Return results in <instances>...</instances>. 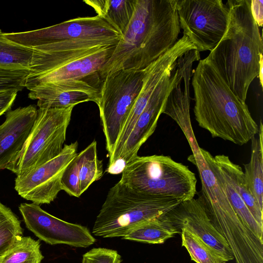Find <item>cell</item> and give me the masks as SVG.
<instances>
[{"label": "cell", "mask_w": 263, "mask_h": 263, "mask_svg": "<svg viewBox=\"0 0 263 263\" xmlns=\"http://www.w3.org/2000/svg\"><path fill=\"white\" fill-rule=\"evenodd\" d=\"M177 0H136L132 17L108 60L101 81L123 69L143 70L174 46L180 33Z\"/></svg>", "instance_id": "6da1fadb"}, {"label": "cell", "mask_w": 263, "mask_h": 263, "mask_svg": "<svg viewBox=\"0 0 263 263\" xmlns=\"http://www.w3.org/2000/svg\"><path fill=\"white\" fill-rule=\"evenodd\" d=\"M227 29L216 46L204 58L233 93L246 102L249 86L258 77L263 42L254 20L250 0H229Z\"/></svg>", "instance_id": "7a4b0ae2"}, {"label": "cell", "mask_w": 263, "mask_h": 263, "mask_svg": "<svg viewBox=\"0 0 263 263\" xmlns=\"http://www.w3.org/2000/svg\"><path fill=\"white\" fill-rule=\"evenodd\" d=\"M191 84L195 119L212 137L242 145L258 134V126L246 102L233 93L205 59L192 70Z\"/></svg>", "instance_id": "3957f363"}, {"label": "cell", "mask_w": 263, "mask_h": 263, "mask_svg": "<svg viewBox=\"0 0 263 263\" xmlns=\"http://www.w3.org/2000/svg\"><path fill=\"white\" fill-rule=\"evenodd\" d=\"M182 201L140 192L118 181L109 190L92 233L103 238L122 237L140 224L167 213Z\"/></svg>", "instance_id": "277c9868"}, {"label": "cell", "mask_w": 263, "mask_h": 263, "mask_svg": "<svg viewBox=\"0 0 263 263\" xmlns=\"http://www.w3.org/2000/svg\"><path fill=\"white\" fill-rule=\"evenodd\" d=\"M116 45L85 40L65 41L34 49L45 52L41 73L27 78V89L39 83L99 76ZM100 77V76H99Z\"/></svg>", "instance_id": "5b68a950"}, {"label": "cell", "mask_w": 263, "mask_h": 263, "mask_svg": "<svg viewBox=\"0 0 263 263\" xmlns=\"http://www.w3.org/2000/svg\"><path fill=\"white\" fill-rule=\"evenodd\" d=\"M121 173L120 182L144 193L186 201L197 193L195 173L168 156H138Z\"/></svg>", "instance_id": "8992f818"}, {"label": "cell", "mask_w": 263, "mask_h": 263, "mask_svg": "<svg viewBox=\"0 0 263 263\" xmlns=\"http://www.w3.org/2000/svg\"><path fill=\"white\" fill-rule=\"evenodd\" d=\"M74 107L39 108L22 148L5 169L22 176L58 156L64 146Z\"/></svg>", "instance_id": "52a82bcc"}, {"label": "cell", "mask_w": 263, "mask_h": 263, "mask_svg": "<svg viewBox=\"0 0 263 263\" xmlns=\"http://www.w3.org/2000/svg\"><path fill=\"white\" fill-rule=\"evenodd\" d=\"M144 73V69L120 70L102 81L98 106L108 156L116 144L128 113L141 90Z\"/></svg>", "instance_id": "ba28073f"}, {"label": "cell", "mask_w": 263, "mask_h": 263, "mask_svg": "<svg viewBox=\"0 0 263 263\" xmlns=\"http://www.w3.org/2000/svg\"><path fill=\"white\" fill-rule=\"evenodd\" d=\"M180 29L201 51H211L224 35L229 9L221 0H177Z\"/></svg>", "instance_id": "9c48e42d"}, {"label": "cell", "mask_w": 263, "mask_h": 263, "mask_svg": "<svg viewBox=\"0 0 263 263\" xmlns=\"http://www.w3.org/2000/svg\"><path fill=\"white\" fill-rule=\"evenodd\" d=\"M9 40L35 48L65 41H95L117 45L122 34L98 15L79 17L37 30L4 33Z\"/></svg>", "instance_id": "30bf717a"}, {"label": "cell", "mask_w": 263, "mask_h": 263, "mask_svg": "<svg viewBox=\"0 0 263 263\" xmlns=\"http://www.w3.org/2000/svg\"><path fill=\"white\" fill-rule=\"evenodd\" d=\"M182 70V59L180 57L175 68L168 71L157 86L124 144L117 161L111 167L106 169L107 173H122L126 165L138 156L141 146L155 130L167 98L180 78Z\"/></svg>", "instance_id": "8fae6325"}, {"label": "cell", "mask_w": 263, "mask_h": 263, "mask_svg": "<svg viewBox=\"0 0 263 263\" xmlns=\"http://www.w3.org/2000/svg\"><path fill=\"white\" fill-rule=\"evenodd\" d=\"M194 49H196L195 46L186 35H183L173 47L144 69L142 87L128 113L116 144L108 156V165L111 166L117 161L139 117L159 83L168 71L175 68L180 56Z\"/></svg>", "instance_id": "7c38bea8"}, {"label": "cell", "mask_w": 263, "mask_h": 263, "mask_svg": "<svg viewBox=\"0 0 263 263\" xmlns=\"http://www.w3.org/2000/svg\"><path fill=\"white\" fill-rule=\"evenodd\" d=\"M77 141L65 144L53 159L22 175L16 176L14 189L26 200L37 205L49 204L62 190V174L77 155Z\"/></svg>", "instance_id": "4fadbf2b"}, {"label": "cell", "mask_w": 263, "mask_h": 263, "mask_svg": "<svg viewBox=\"0 0 263 263\" xmlns=\"http://www.w3.org/2000/svg\"><path fill=\"white\" fill-rule=\"evenodd\" d=\"M18 209L26 228L46 243L87 248L96 241L87 227L54 217L35 203H22Z\"/></svg>", "instance_id": "5bb4252c"}, {"label": "cell", "mask_w": 263, "mask_h": 263, "mask_svg": "<svg viewBox=\"0 0 263 263\" xmlns=\"http://www.w3.org/2000/svg\"><path fill=\"white\" fill-rule=\"evenodd\" d=\"M102 81L99 76L44 82L28 89L39 108H65L92 101L98 105Z\"/></svg>", "instance_id": "9a60e30c"}, {"label": "cell", "mask_w": 263, "mask_h": 263, "mask_svg": "<svg viewBox=\"0 0 263 263\" xmlns=\"http://www.w3.org/2000/svg\"><path fill=\"white\" fill-rule=\"evenodd\" d=\"M166 215L178 230H185L197 237L227 262L234 259L227 242L214 228L198 198L181 202Z\"/></svg>", "instance_id": "2e32d148"}, {"label": "cell", "mask_w": 263, "mask_h": 263, "mask_svg": "<svg viewBox=\"0 0 263 263\" xmlns=\"http://www.w3.org/2000/svg\"><path fill=\"white\" fill-rule=\"evenodd\" d=\"M35 105L18 107L7 112L0 125V170L6 168L22 148L37 114Z\"/></svg>", "instance_id": "e0dca14e"}, {"label": "cell", "mask_w": 263, "mask_h": 263, "mask_svg": "<svg viewBox=\"0 0 263 263\" xmlns=\"http://www.w3.org/2000/svg\"><path fill=\"white\" fill-rule=\"evenodd\" d=\"M45 52L15 43L0 29V68L28 70L30 74H38L42 69Z\"/></svg>", "instance_id": "ac0fdd59"}, {"label": "cell", "mask_w": 263, "mask_h": 263, "mask_svg": "<svg viewBox=\"0 0 263 263\" xmlns=\"http://www.w3.org/2000/svg\"><path fill=\"white\" fill-rule=\"evenodd\" d=\"M213 160L222 175L241 196L256 221L263 227V210L251 193L241 167L233 162L228 156L223 154L215 156Z\"/></svg>", "instance_id": "d6986e66"}, {"label": "cell", "mask_w": 263, "mask_h": 263, "mask_svg": "<svg viewBox=\"0 0 263 263\" xmlns=\"http://www.w3.org/2000/svg\"><path fill=\"white\" fill-rule=\"evenodd\" d=\"M166 214L140 224L122 238L149 244L164 243L168 239L181 233L174 226Z\"/></svg>", "instance_id": "ffe728a7"}, {"label": "cell", "mask_w": 263, "mask_h": 263, "mask_svg": "<svg viewBox=\"0 0 263 263\" xmlns=\"http://www.w3.org/2000/svg\"><path fill=\"white\" fill-rule=\"evenodd\" d=\"M83 2L122 35L132 17L136 0H85Z\"/></svg>", "instance_id": "44dd1931"}, {"label": "cell", "mask_w": 263, "mask_h": 263, "mask_svg": "<svg viewBox=\"0 0 263 263\" xmlns=\"http://www.w3.org/2000/svg\"><path fill=\"white\" fill-rule=\"evenodd\" d=\"M200 153L221 183L233 209L244 223L255 235L263 241V227L256 221L244 201L231 183L222 175L213 160V156L208 151L200 147Z\"/></svg>", "instance_id": "7402d4cb"}, {"label": "cell", "mask_w": 263, "mask_h": 263, "mask_svg": "<svg viewBox=\"0 0 263 263\" xmlns=\"http://www.w3.org/2000/svg\"><path fill=\"white\" fill-rule=\"evenodd\" d=\"M258 136L251 139V155L249 163L243 164L247 185L263 210V125L260 122Z\"/></svg>", "instance_id": "603a6c76"}, {"label": "cell", "mask_w": 263, "mask_h": 263, "mask_svg": "<svg viewBox=\"0 0 263 263\" xmlns=\"http://www.w3.org/2000/svg\"><path fill=\"white\" fill-rule=\"evenodd\" d=\"M77 160L79 185L81 195L94 182L99 180L103 175L102 161L97 154V142L93 141L84 149L77 154Z\"/></svg>", "instance_id": "cb8c5ba5"}, {"label": "cell", "mask_w": 263, "mask_h": 263, "mask_svg": "<svg viewBox=\"0 0 263 263\" xmlns=\"http://www.w3.org/2000/svg\"><path fill=\"white\" fill-rule=\"evenodd\" d=\"M43 258L39 240L22 236L0 256V263H41Z\"/></svg>", "instance_id": "d4e9b609"}, {"label": "cell", "mask_w": 263, "mask_h": 263, "mask_svg": "<svg viewBox=\"0 0 263 263\" xmlns=\"http://www.w3.org/2000/svg\"><path fill=\"white\" fill-rule=\"evenodd\" d=\"M23 230L18 217L0 202V256L23 236Z\"/></svg>", "instance_id": "484cf974"}, {"label": "cell", "mask_w": 263, "mask_h": 263, "mask_svg": "<svg viewBox=\"0 0 263 263\" xmlns=\"http://www.w3.org/2000/svg\"><path fill=\"white\" fill-rule=\"evenodd\" d=\"M181 246L188 252L191 259L196 263H227L203 241L182 229L180 231Z\"/></svg>", "instance_id": "4316f807"}, {"label": "cell", "mask_w": 263, "mask_h": 263, "mask_svg": "<svg viewBox=\"0 0 263 263\" xmlns=\"http://www.w3.org/2000/svg\"><path fill=\"white\" fill-rule=\"evenodd\" d=\"M31 73L28 70L0 68V91L22 90L25 87L27 78Z\"/></svg>", "instance_id": "83f0119b"}, {"label": "cell", "mask_w": 263, "mask_h": 263, "mask_svg": "<svg viewBox=\"0 0 263 263\" xmlns=\"http://www.w3.org/2000/svg\"><path fill=\"white\" fill-rule=\"evenodd\" d=\"M61 186L62 190H64L71 196L79 197L81 195L76 157L65 169L61 178Z\"/></svg>", "instance_id": "f1b7e54d"}, {"label": "cell", "mask_w": 263, "mask_h": 263, "mask_svg": "<svg viewBox=\"0 0 263 263\" xmlns=\"http://www.w3.org/2000/svg\"><path fill=\"white\" fill-rule=\"evenodd\" d=\"M82 263H122V258L116 250L93 248L83 255Z\"/></svg>", "instance_id": "f546056e"}, {"label": "cell", "mask_w": 263, "mask_h": 263, "mask_svg": "<svg viewBox=\"0 0 263 263\" xmlns=\"http://www.w3.org/2000/svg\"><path fill=\"white\" fill-rule=\"evenodd\" d=\"M18 92L16 90L0 91V116L10 109Z\"/></svg>", "instance_id": "4dcf8cb0"}, {"label": "cell", "mask_w": 263, "mask_h": 263, "mask_svg": "<svg viewBox=\"0 0 263 263\" xmlns=\"http://www.w3.org/2000/svg\"><path fill=\"white\" fill-rule=\"evenodd\" d=\"M250 8L252 16L258 27L263 24V1L250 0Z\"/></svg>", "instance_id": "1f68e13d"}, {"label": "cell", "mask_w": 263, "mask_h": 263, "mask_svg": "<svg viewBox=\"0 0 263 263\" xmlns=\"http://www.w3.org/2000/svg\"><path fill=\"white\" fill-rule=\"evenodd\" d=\"M260 65H259V75L258 77L259 78V81L260 85L261 86V87L263 86V57L262 55L260 59V62H259Z\"/></svg>", "instance_id": "d6a6232c"}]
</instances>
